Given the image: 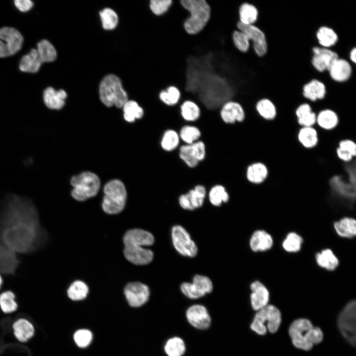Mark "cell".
I'll use <instances>...</instances> for the list:
<instances>
[{"label":"cell","mask_w":356,"mask_h":356,"mask_svg":"<svg viewBox=\"0 0 356 356\" xmlns=\"http://www.w3.org/2000/svg\"><path fill=\"white\" fill-rule=\"evenodd\" d=\"M42 63L37 49H32L21 58L19 69L24 72L36 73L40 69Z\"/></svg>","instance_id":"836d02e7"},{"label":"cell","mask_w":356,"mask_h":356,"mask_svg":"<svg viewBox=\"0 0 356 356\" xmlns=\"http://www.w3.org/2000/svg\"><path fill=\"white\" fill-rule=\"evenodd\" d=\"M181 98V92L177 87L170 86L161 90L159 93L160 100L168 106H174L178 104Z\"/></svg>","instance_id":"f35d334b"},{"label":"cell","mask_w":356,"mask_h":356,"mask_svg":"<svg viewBox=\"0 0 356 356\" xmlns=\"http://www.w3.org/2000/svg\"><path fill=\"white\" fill-rule=\"evenodd\" d=\"M20 263L17 255L5 245L0 236V272L6 275H13Z\"/></svg>","instance_id":"ffe728a7"},{"label":"cell","mask_w":356,"mask_h":356,"mask_svg":"<svg viewBox=\"0 0 356 356\" xmlns=\"http://www.w3.org/2000/svg\"><path fill=\"white\" fill-rule=\"evenodd\" d=\"M311 62L312 67L317 73L327 72L333 62L340 56L334 49L327 48L315 45L312 49Z\"/></svg>","instance_id":"4fadbf2b"},{"label":"cell","mask_w":356,"mask_h":356,"mask_svg":"<svg viewBox=\"0 0 356 356\" xmlns=\"http://www.w3.org/2000/svg\"><path fill=\"white\" fill-rule=\"evenodd\" d=\"M311 321L303 318L295 320L290 325L289 334L294 346L300 350L309 351L313 347L308 340V332L313 327Z\"/></svg>","instance_id":"30bf717a"},{"label":"cell","mask_w":356,"mask_h":356,"mask_svg":"<svg viewBox=\"0 0 356 356\" xmlns=\"http://www.w3.org/2000/svg\"><path fill=\"white\" fill-rule=\"evenodd\" d=\"M201 133L200 130L196 127L191 125H185L181 128L179 135L186 144H192L198 141Z\"/></svg>","instance_id":"7dc6e473"},{"label":"cell","mask_w":356,"mask_h":356,"mask_svg":"<svg viewBox=\"0 0 356 356\" xmlns=\"http://www.w3.org/2000/svg\"><path fill=\"white\" fill-rule=\"evenodd\" d=\"M186 315L189 323L197 329H206L210 325V316L206 308L202 305L191 306L187 309Z\"/></svg>","instance_id":"7402d4cb"},{"label":"cell","mask_w":356,"mask_h":356,"mask_svg":"<svg viewBox=\"0 0 356 356\" xmlns=\"http://www.w3.org/2000/svg\"><path fill=\"white\" fill-rule=\"evenodd\" d=\"M206 146L202 141L180 146L179 150L180 159L189 168H194L204 159Z\"/></svg>","instance_id":"9a60e30c"},{"label":"cell","mask_w":356,"mask_h":356,"mask_svg":"<svg viewBox=\"0 0 356 356\" xmlns=\"http://www.w3.org/2000/svg\"><path fill=\"white\" fill-rule=\"evenodd\" d=\"M206 194V188L203 185H196L188 193L179 196V205L185 210H193L203 205Z\"/></svg>","instance_id":"44dd1931"},{"label":"cell","mask_w":356,"mask_h":356,"mask_svg":"<svg viewBox=\"0 0 356 356\" xmlns=\"http://www.w3.org/2000/svg\"><path fill=\"white\" fill-rule=\"evenodd\" d=\"M36 49L42 63L52 62L56 58L57 53L54 47L46 40L39 42Z\"/></svg>","instance_id":"ab89813d"},{"label":"cell","mask_w":356,"mask_h":356,"mask_svg":"<svg viewBox=\"0 0 356 356\" xmlns=\"http://www.w3.org/2000/svg\"><path fill=\"white\" fill-rule=\"evenodd\" d=\"M23 38L17 30L5 27L0 29V57L12 55L21 48Z\"/></svg>","instance_id":"9c48e42d"},{"label":"cell","mask_w":356,"mask_h":356,"mask_svg":"<svg viewBox=\"0 0 356 356\" xmlns=\"http://www.w3.org/2000/svg\"><path fill=\"white\" fill-rule=\"evenodd\" d=\"M347 58L353 66H356V44L349 49Z\"/></svg>","instance_id":"6f0895ef"},{"label":"cell","mask_w":356,"mask_h":356,"mask_svg":"<svg viewBox=\"0 0 356 356\" xmlns=\"http://www.w3.org/2000/svg\"><path fill=\"white\" fill-rule=\"evenodd\" d=\"M255 108L258 115L266 120H272L277 115L276 105L268 98L259 99L255 104Z\"/></svg>","instance_id":"d6a6232c"},{"label":"cell","mask_w":356,"mask_h":356,"mask_svg":"<svg viewBox=\"0 0 356 356\" xmlns=\"http://www.w3.org/2000/svg\"><path fill=\"white\" fill-rule=\"evenodd\" d=\"M173 2V0H150L149 7L154 15L160 16L169 10Z\"/></svg>","instance_id":"f907efd6"},{"label":"cell","mask_w":356,"mask_h":356,"mask_svg":"<svg viewBox=\"0 0 356 356\" xmlns=\"http://www.w3.org/2000/svg\"><path fill=\"white\" fill-rule=\"evenodd\" d=\"M88 292V286L81 280L74 281L67 290L68 297L73 301L84 300L87 297Z\"/></svg>","instance_id":"60d3db41"},{"label":"cell","mask_w":356,"mask_h":356,"mask_svg":"<svg viewBox=\"0 0 356 356\" xmlns=\"http://www.w3.org/2000/svg\"><path fill=\"white\" fill-rule=\"evenodd\" d=\"M338 147L346 151L353 157L356 156V142L351 139H345L341 140Z\"/></svg>","instance_id":"db71d44e"},{"label":"cell","mask_w":356,"mask_h":356,"mask_svg":"<svg viewBox=\"0 0 356 356\" xmlns=\"http://www.w3.org/2000/svg\"><path fill=\"white\" fill-rule=\"evenodd\" d=\"M327 94L326 84L322 80L313 78L304 85L302 88L303 97L310 103L324 100Z\"/></svg>","instance_id":"ac0fdd59"},{"label":"cell","mask_w":356,"mask_h":356,"mask_svg":"<svg viewBox=\"0 0 356 356\" xmlns=\"http://www.w3.org/2000/svg\"><path fill=\"white\" fill-rule=\"evenodd\" d=\"M12 329L16 339L22 343L27 342L34 336L35 333L33 324L24 318L15 320L12 324Z\"/></svg>","instance_id":"484cf974"},{"label":"cell","mask_w":356,"mask_h":356,"mask_svg":"<svg viewBox=\"0 0 356 356\" xmlns=\"http://www.w3.org/2000/svg\"><path fill=\"white\" fill-rule=\"evenodd\" d=\"M316 263L322 268L329 271L335 270L339 265V260L329 249L317 253L315 256Z\"/></svg>","instance_id":"d590c367"},{"label":"cell","mask_w":356,"mask_h":356,"mask_svg":"<svg viewBox=\"0 0 356 356\" xmlns=\"http://www.w3.org/2000/svg\"><path fill=\"white\" fill-rule=\"evenodd\" d=\"M281 314L279 309L272 305H267L257 311L250 324L251 329L260 335H264L268 331L276 332L281 324Z\"/></svg>","instance_id":"8992f818"},{"label":"cell","mask_w":356,"mask_h":356,"mask_svg":"<svg viewBox=\"0 0 356 356\" xmlns=\"http://www.w3.org/2000/svg\"><path fill=\"white\" fill-rule=\"evenodd\" d=\"M308 340L313 346L320 343L323 337L322 331L317 327L313 326L308 332Z\"/></svg>","instance_id":"f5cc1de1"},{"label":"cell","mask_w":356,"mask_h":356,"mask_svg":"<svg viewBox=\"0 0 356 356\" xmlns=\"http://www.w3.org/2000/svg\"><path fill=\"white\" fill-rule=\"evenodd\" d=\"M336 233L343 238H352L356 236V219L345 217L334 223Z\"/></svg>","instance_id":"1f68e13d"},{"label":"cell","mask_w":356,"mask_h":356,"mask_svg":"<svg viewBox=\"0 0 356 356\" xmlns=\"http://www.w3.org/2000/svg\"><path fill=\"white\" fill-rule=\"evenodd\" d=\"M237 28L247 35L257 56L262 57L267 53L268 44L267 37L260 28L255 24L244 25L238 21Z\"/></svg>","instance_id":"8fae6325"},{"label":"cell","mask_w":356,"mask_h":356,"mask_svg":"<svg viewBox=\"0 0 356 356\" xmlns=\"http://www.w3.org/2000/svg\"><path fill=\"white\" fill-rule=\"evenodd\" d=\"M219 114L222 120L227 124L242 122L246 116L243 105L239 102L232 100L225 102L221 106Z\"/></svg>","instance_id":"d6986e66"},{"label":"cell","mask_w":356,"mask_h":356,"mask_svg":"<svg viewBox=\"0 0 356 356\" xmlns=\"http://www.w3.org/2000/svg\"><path fill=\"white\" fill-rule=\"evenodd\" d=\"M103 28L105 30L115 28L118 23L117 13L109 8H106L99 13Z\"/></svg>","instance_id":"c3c4849f"},{"label":"cell","mask_w":356,"mask_h":356,"mask_svg":"<svg viewBox=\"0 0 356 356\" xmlns=\"http://www.w3.org/2000/svg\"><path fill=\"white\" fill-rule=\"evenodd\" d=\"M238 13L239 22L244 25L255 24L259 16L257 6L248 2H244L240 5Z\"/></svg>","instance_id":"4dcf8cb0"},{"label":"cell","mask_w":356,"mask_h":356,"mask_svg":"<svg viewBox=\"0 0 356 356\" xmlns=\"http://www.w3.org/2000/svg\"><path fill=\"white\" fill-rule=\"evenodd\" d=\"M122 108L124 118L129 123H133L136 119L142 118L144 114L143 107L134 100H128Z\"/></svg>","instance_id":"8d00e7d4"},{"label":"cell","mask_w":356,"mask_h":356,"mask_svg":"<svg viewBox=\"0 0 356 356\" xmlns=\"http://www.w3.org/2000/svg\"><path fill=\"white\" fill-rule=\"evenodd\" d=\"M316 123L323 129L331 130L335 128L339 123L338 115L331 108L321 109L316 114Z\"/></svg>","instance_id":"f546056e"},{"label":"cell","mask_w":356,"mask_h":356,"mask_svg":"<svg viewBox=\"0 0 356 356\" xmlns=\"http://www.w3.org/2000/svg\"><path fill=\"white\" fill-rule=\"evenodd\" d=\"M298 138L301 144L307 148L316 146L318 140L317 131L312 127H302L298 132Z\"/></svg>","instance_id":"74e56055"},{"label":"cell","mask_w":356,"mask_h":356,"mask_svg":"<svg viewBox=\"0 0 356 356\" xmlns=\"http://www.w3.org/2000/svg\"><path fill=\"white\" fill-rule=\"evenodd\" d=\"M179 106L180 114L182 118L187 122H194L198 120L201 114V109L196 102L190 99H184L181 96Z\"/></svg>","instance_id":"f1b7e54d"},{"label":"cell","mask_w":356,"mask_h":356,"mask_svg":"<svg viewBox=\"0 0 356 356\" xmlns=\"http://www.w3.org/2000/svg\"><path fill=\"white\" fill-rule=\"evenodd\" d=\"M73 338L75 343L79 347L84 348L90 344L92 339V334L88 329H81L75 332Z\"/></svg>","instance_id":"816d5d0a"},{"label":"cell","mask_w":356,"mask_h":356,"mask_svg":"<svg viewBox=\"0 0 356 356\" xmlns=\"http://www.w3.org/2000/svg\"><path fill=\"white\" fill-rule=\"evenodd\" d=\"M250 302L253 309L258 311L268 305L269 293L267 288L259 281L250 285Z\"/></svg>","instance_id":"cb8c5ba5"},{"label":"cell","mask_w":356,"mask_h":356,"mask_svg":"<svg viewBox=\"0 0 356 356\" xmlns=\"http://www.w3.org/2000/svg\"><path fill=\"white\" fill-rule=\"evenodd\" d=\"M180 289L182 293L188 298L197 299L211 292L213 284L208 277L196 275L193 278L192 283H182Z\"/></svg>","instance_id":"2e32d148"},{"label":"cell","mask_w":356,"mask_h":356,"mask_svg":"<svg viewBox=\"0 0 356 356\" xmlns=\"http://www.w3.org/2000/svg\"><path fill=\"white\" fill-rule=\"evenodd\" d=\"M124 292L129 305L134 308L144 305L148 301L150 295L147 286L138 282L127 284Z\"/></svg>","instance_id":"e0dca14e"},{"label":"cell","mask_w":356,"mask_h":356,"mask_svg":"<svg viewBox=\"0 0 356 356\" xmlns=\"http://www.w3.org/2000/svg\"><path fill=\"white\" fill-rule=\"evenodd\" d=\"M172 238L173 245L179 254L189 257L196 255L197 247L183 227L180 225L174 226L172 229Z\"/></svg>","instance_id":"7c38bea8"},{"label":"cell","mask_w":356,"mask_h":356,"mask_svg":"<svg viewBox=\"0 0 356 356\" xmlns=\"http://www.w3.org/2000/svg\"><path fill=\"white\" fill-rule=\"evenodd\" d=\"M315 39L319 46L334 49L339 41V35L331 25H322L316 31Z\"/></svg>","instance_id":"603a6c76"},{"label":"cell","mask_w":356,"mask_h":356,"mask_svg":"<svg viewBox=\"0 0 356 356\" xmlns=\"http://www.w3.org/2000/svg\"><path fill=\"white\" fill-rule=\"evenodd\" d=\"M99 96L102 102L107 107L115 105L121 108L129 100L128 93L123 89L120 79L113 74L106 76L101 81Z\"/></svg>","instance_id":"277c9868"},{"label":"cell","mask_w":356,"mask_h":356,"mask_svg":"<svg viewBox=\"0 0 356 356\" xmlns=\"http://www.w3.org/2000/svg\"><path fill=\"white\" fill-rule=\"evenodd\" d=\"M70 182L73 187L72 196L79 201H84L95 196L100 186L98 177L90 172H83L73 177Z\"/></svg>","instance_id":"52a82bcc"},{"label":"cell","mask_w":356,"mask_h":356,"mask_svg":"<svg viewBox=\"0 0 356 356\" xmlns=\"http://www.w3.org/2000/svg\"><path fill=\"white\" fill-rule=\"evenodd\" d=\"M354 66L347 58L339 56L331 64L327 74L332 83L348 82L354 74Z\"/></svg>","instance_id":"5bb4252c"},{"label":"cell","mask_w":356,"mask_h":356,"mask_svg":"<svg viewBox=\"0 0 356 356\" xmlns=\"http://www.w3.org/2000/svg\"><path fill=\"white\" fill-rule=\"evenodd\" d=\"M302 242V238L299 235L295 232H290L284 240L282 246L288 252H297L301 249Z\"/></svg>","instance_id":"681fc988"},{"label":"cell","mask_w":356,"mask_h":356,"mask_svg":"<svg viewBox=\"0 0 356 356\" xmlns=\"http://www.w3.org/2000/svg\"><path fill=\"white\" fill-rule=\"evenodd\" d=\"M209 198L211 204L215 206H220L229 199V195L225 187L221 184L213 186L209 193Z\"/></svg>","instance_id":"f6af8a7d"},{"label":"cell","mask_w":356,"mask_h":356,"mask_svg":"<svg viewBox=\"0 0 356 356\" xmlns=\"http://www.w3.org/2000/svg\"><path fill=\"white\" fill-rule=\"evenodd\" d=\"M232 41L234 47L239 52L245 53L250 50L251 43L247 35L242 31L238 29L234 30Z\"/></svg>","instance_id":"b9f144b4"},{"label":"cell","mask_w":356,"mask_h":356,"mask_svg":"<svg viewBox=\"0 0 356 356\" xmlns=\"http://www.w3.org/2000/svg\"><path fill=\"white\" fill-rule=\"evenodd\" d=\"M179 139V134L176 131L172 129L167 130L163 134L160 145L165 151H171L178 146Z\"/></svg>","instance_id":"ee69618b"},{"label":"cell","mask_w":356,"mask_h":356,"mask_svg":"<svg viewBox=\"0 0 356 356\" xmlns=\"http://www.w3.org/2000/svg\"><path fill=\"white\" fill-rule=\"evenodd\" d=\"M273 245L271 236L264 230L255 231L250 240L251 249L254 252L265 251L271 248Z\"/></svg>","instance_id":"83f0119b"},{"label":"cell","mask_w":356,"mask_h":356,"mask_svg":"<svg viewBox=\"0 0 356 356\" xmlns=\"http://www.w3.org/2000/svg\"><path fill=\"white\" fill-rule=\"evenodd\" d=\"M18 304L15 301V295L11 291L7 290L0 294V309L5 313L15 312Z\"/></svg>","instance_id":"7bdbcfd3"},{"label":"cell","mask_w":356,"mask_h":356,"mask_svg":"<svg viewBox=\"0 0 356 356\" xmlns=\"http://www.w3.org/2000/svg\"><path fill=\"white\" fill-rule=\"evenodd\" d=\"M104 195L102 208L106 213L115 215L124 209L127 200V193L123 182L119 179L108 182L103 189Z\"/></svg>","instance_id":"5b68a950"},{"label":"cell","mask_w":356,"mask_h":356,"mask_svg":"<svg viewBox=\"0 0 356 356\" xmlns=\"http://www.w3.org/2000/svg\"><path fill=\"white\" fill-rule=\"evenodd\" d=\"M168 356H182L185 351L183 341L179 337H173L168 340L164 347Z\"/></svg>","instance_id":"bcb514c9"},{"label":"cell","mask_w":356,"mask_h":356,"mask_svg":"<svg viewBox=\"0 0 356 356\" xmlns=\"http://www.w3.org/2000/svg\"><path fill=\"white\" fill-rule=\"evenodd\" d=\"M2 283H3V279H2V278L1 276V275L0 274V289L2 285Z\"/></svg>","instance_id":"680465c9"},{"label":"cell","mask_w":356,"mask_h":356,"mask_svg":"<svg viewBox=\"0 0 356 356\" xmlns=\"http://www.w3.org/2000/svg\"><path fill=\"white\" fill-rule=\"evenodd\" d=\"M154 241V236L147 231L138 228L127 231L123 237L125 258L136 265L149 263L153 259V253L144 247L152 245Z\"/></svg>","instance_id":"7a4b0ae2"},{"label":"cell","mask_w":356,"mask_h":356,"mask_svg":"<svg viewBox=\"0 0 356 356\" xmlns=\"http://www.w3.org/2000/svg\"><path fill=\"white\" fill-rule=\"evenodd\" d=\"M182 6L189 12L183 28L189 35L201 32L209 22L211 8L206 0H180Z\"/></svg>","instance_id":"3957f363"},{"label":"cell","mask_w":356,"mask_h":356,"mask_svg":"<svg viewBox=\"0 0 356 356\" xmlns=\"http://www.w3.org/2000/svg\"><path fill=\"white\" fill-rule=\"evenodd\" d=\"M336 151L337 157L344 162H349L353 157L349 153L338 147L336 148Z\"/></svg>","instance_id":"9f6ffc18"},{"label":"cell","mask_w":356,"mask_h":356,"mask_svg":"<svg viewBox=\"0 0 356 356\" xmlns=\"http://www.w3.org/2000/svg\"><path fill=\"white\" fill-rule=\"evenodd\" d=\"M295 115L303 127H312L316 122V114L309 102L299 104L295 110Z\"/></svg>","instance_id":"d4e9b609"},{"label":"cell","mask_w":356,"mask_h":356,"mask_svg":"<svg viewBox=\"0 0 356 356\" xmlns=\"http://www.w3.org/2000/svg\"><path fill=\"white\" fill-rule=\"evenodd\" d=\"M14 2L15 6L21 12H27L33 6V2L30 0H15Z\"/></svg>","instance_id":"11a10c76"},{"label":"cell","mask_w":356,"mask_h":356,"mask_svg":"<svg viewBox=\"0 0 356 356\" xmlns=\"http://www.w3.org/2000/svg\"><path fill=\"white\" fill-rule=\"evenodd\" d=\"M268 175L266 166L261 162H256L250 165L246 170V178L249 181L255 184L263 182Z\"/></svg>","instance_id":"e575fe53"},{"label":"cell","mask_w":356,"mask_h":356,"mask_svg":"<svg viewBox=\"0 0 356 356\" xmlns=\"http://www.w3.org/2000/svg\"><path fill=\"white\" fill-rule=\"evenodd\" d=\"M337 323L344 337L356 347V300L345 306L338 317Z\"/></svg>","instance_id":"ba28073f"},{"label":"cell","mask_w":356,"mask_h":356,"mask_svg":"<svg viewBox=\"0 0 356 356\" xmlns=\"http://www.w3.org/2000/svg\"><path fill=\"white\" fill-rule=\"evenodd\" d=\"M67 94L65 90H56L52 87L46 88L44 92V101L45 105L51 109H60L65 104Z\"/></svg>","instance_id":"4316f807"},{"label":"cell","mask_w":356,"mask_h":356,"mask_svg":"<svg viewBox=\"0 0 356 356\" xmlns=\"http://www.w3.org/2000/svg\"><path fill=\"white\" fill-rule=\"evenodd\" d=\"M0 236L5 245L17 255L31 253L43 246L47 234L30 199L12 194L1 201Z\"/></svg>","instance_id":"6da1fadb"}]
</instances>
